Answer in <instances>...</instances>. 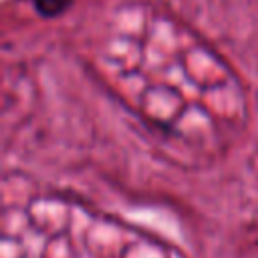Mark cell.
<instances>
[{
  "mask_svg": "<svg viewBox=\"0 0 258 258\" xmlns=\"http://www.w3.org/2000/svg\"><path fill=\"white\" fill-rule=\"evenodd\" d=\"M32 2V8L38 16L42 18H58L62 16L75 0H30Z\"/></svg>",
  "mask_w": 258,
  "mask_h": 258,
  "instance_id": "obj_1",
  "label": "cell"
}]
</instances>
